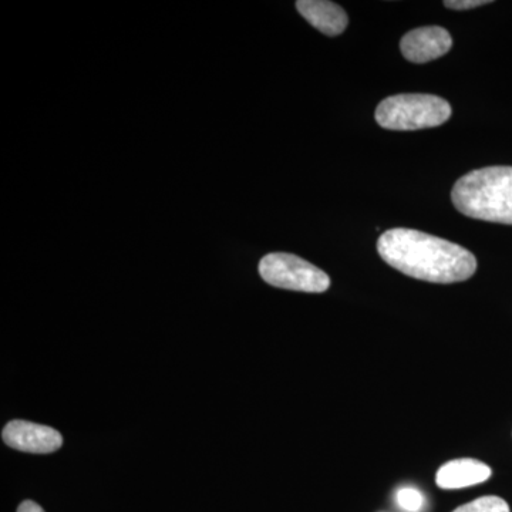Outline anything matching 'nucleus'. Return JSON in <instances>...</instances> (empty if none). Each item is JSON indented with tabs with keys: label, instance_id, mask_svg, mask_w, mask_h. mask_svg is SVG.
<instances>
[{
	"label": "nucleus",
	"instance_id": "f257e3e1",
	"mask_svg": "<svg viewBox=\"0 0 512 512\" xmlns=\"http://www.w3.org/2000/svg\"><path fill=\"white\" fill-rule=\"evenodd\" d=\"M377 251L397 271L433 284H456L476 274L477 259L447 239L409 228L383 232Z\"/></svg>",
	"mask_w": 512,
	"mask_h": 512
},
{
	"label": "nucleus",
	"instance_id": "f03ea898",
	"mask_svg": "<svg viewBox=\"0 0 512 512\" xmlns=\"http://www.w3.org/2000/svg\"><path fill=\"white\" fill-rule=\"evenodd\" d=\"M451 200L466 217L512 225V167H485L463 175Z\"/></svg>",
	"mask_w": 512,
	"mask_h": 512
},
{
	"label": "nucleus",
	"instance_id": "7ed1b4c3",
	"mask_svg": "<svg viewBox=\"0 0 512 512\" xmlns=\"http://www.w3.org/2000/svg\"><path fill=\"white\" fill-rule=\"evenodd\" d=\"M453 110L447 100L433 94H397L377 106V124L386 130L414 131L439 127Z\"/></svg>",
	"mask_w": 512,
	"mask_h": 512
},
{
	"label": "nucleus",
	"instance_id": "20e7f679",
	"mask_svg": "<svg viewBox=\"0 0 512 512\" xmlns=\"http://www.w3.org/2000/svg\"><path fill=\"white\" fill-rule=\"evenodd\" d=\"M259 274L266 284L289 291L322 293L330 286L328 274L318 266L284 252L265 255L259 262Z\"/></svg>",
	"mask_w": 512,
	"mask_h": 512
},
{
	"label": "nucleus",
	"instance_id": "39448f33",
	"mask_svg": "<svg viewBox=\"0 0 512 512\" xmlns=\"http://www.w3.org/2000/svg\"><path fill=\"white\" fill-rule=\"evenodd\" d=\"M2 439L6 446L30 454L55 453L63 446L59 431L25 420H13L6 424Z\"/></svg>",
	"mask_w": 512,
	"mask_h": 512
},
{
	"label": "nucleus",
	"instance_id": "423d86ee",
	"mask_svg": "<svg viewBox=\"0 0 512 512\" xmlns=\"http://www.w3.org/2000/svg\"><path fill=\"white\" fill-rule=\"evenodd\" d=\"M453 47V39L446 29L440 26H424L410 30L403 36L400 49L404 59L423 64L440 59Z\"/></svg>",
	"mask_w": 512,
	"mask_h": 512
},
{
	"label": "nucleus",
	"instance_id": "0eeeda50",
	"mask_svg": "<svg viewBox=\"0 0 512 512\" xmlns=\"http://www.w3.org/2000/svg\"><path fill=\"white\" fill-rule=\"evenodd\" d=\"M296 9L306 22L326 36H339L348 28L345 10L329 0H299Z\"/></svg>",
	"mask_w": 512,
	"mask_h": 512
},
{
	"label": "nucleus",
	"instance_id": "6e6552de",
	"mask_svg": "<svg viewBox=\"0 0 512 512\" xmlns=\"http://www.w3.org/2000/svg\"><path fill=\"white\" fill-rule=\"evenodd\" d=\"M491 477V468L473 458L448 461L436 474V483L443 490H460L484 483Z\"/></svg>",
	"mask_w": 512,
	"mask_h": 512
},
{
	"label": "nucleus",
	"instance_id": "1a4fd4ad",
	"mask_svg": "<svg viewBox=\"0 0 512 512\" xmlns=\"http://www.w3.org/2000/svg\"><path fill=\"white\" fill-rule=\"evenodd\" d=\"M453 512H510V505L503 498L488 495L456 508Z\"/></svg>",
	"mask_w": 512,
	"mask_h": 512
},
{
	"label": "nucleus",
	"instance_id": "9d476101",
	"mask_svg": "<svg viewBox=\"0 0 512 512\" xmlns=\"http://www.w3.org/2000/svg\"><path fill=\"white\" fill-rule=\"evenodd\" d=\"M396 501L402 510L419 512L424 504L423 495L416 488L403 487L396 493Z\"/></svg>",
	"mask_w": 512,
	"mask_h": 512
},
{
	"label": "nucleus",
	"instance_id": "9b49d317",
	"mask_svg": "<svg viewBox=\"0 0 512 512\" xmlns=\"http://www.w3.org/2000/svg\"><path fill=\"white\" fill-rule=\"evenodd\" d=\"M487 0H446L444 6L453 10H468L478 8V6L488 5Z\"/></svg>",
	"mask_w": 512,
	"mask_h": 512
},
{
	"label": "nucleus",
	"instance_id": "f8f14e48",
	"mask_svg": "<svg viewBox=\"0 0 512 512\" xmlns=\"http://www.w3.org/2000/svg\"><path fill=\"white\" fill-rule=\"evenodd\" d=\"M18 512H45V510L35 501L28 500L19 505Z\"/></svg>",
	"mask_w": 512,
	"mask_h": 512
}]
</instances>
